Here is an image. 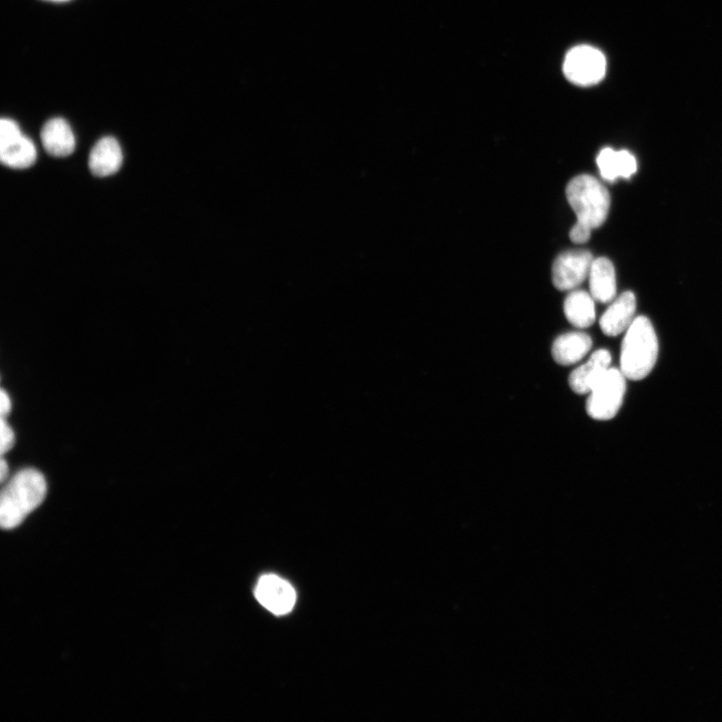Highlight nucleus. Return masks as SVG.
I'll use <instances>...</instances> for the list:
<instances>
[{
	"instance_id": "1",
	"label": "nucleus",
	"mask_w": 722,
	"mask_h": 722,
	"mask_svg": "<svg viewBox=\"0 0 722 722\" xmlns=\"http://www.w3.org/2000/svg\"><path fill=\"white\" fill-rule=\"evenodd\" d=\"M48 485L45 476L36 469L16 474L0 497V523L5 530L19 527L45 501Z\"/></svg>"
},
{
	"instance_id": "2",
	"label": "nucleus",
	"mask_w": 722,
	"mask_h": 722,
	"mask_svg": "<svg viewBox=\"0 0 722 722\" xmlns=\"http://www.w3.org/2000/svg\"><path fill=\"white\" fill-rule=\"evenodd\" d=\"M658 338L652 322L638 316L627 329L621 345L620 371L630 381L646 379L656 365Z\"/></svg>"
},
{
	"instance_id": "3",
	"label": "nucleus",
	"mask_w": 722,
	"mask_h": 722,
	"mask_svg": "<svg viewBox=\"0 0 722 722\" xmlns=\"http://www.w3.org/2000/svg\"><path fill=\"white\" fill-rule=\"evenodd\" d=\"M569 204L577 216V222L591 229L601 227L606 221L611 198L608 190L594 177L580 175L567 186Z\"/></svg>"
},
{
	"instance_id": "4",
	"label": "nucleus",
	"mask_w": 722,
	"mask_h": 722,
	"mask_svg": "<svg viewBox=\"0 0 722 722\" xmlns=\"http://www.w3.org/2000/svg\"><path fill=\"white\" fill-rule=\"evenodd\" d=\"M626 380L620 370L611 368L608 371L589 393L586 410L591 419L605 422L617 416L624 402Z\"/></svg>"
},
{
	"instance_id": "5",
	"label": "nucleus",
	"mask_w": 722,
	"mask_h": 722,
	"mask_svg": "<svg viewBox=\"0 0 722 722\" xmlns=\"http://www.w3.org/2000/svg\"><path fill=\"white\" fill-rule=\"evenodd\" d=\"M606 67V59L600 51L589 46H579L566 56L564 73L570 82L587 87L603 80Z\"/></svg>"
},
{
	"instance_id": "6",
	"label": "nucleus",
	"mask_w": 722,
	"mask_h": 722,
	"mask_svg": "<svg viewBox=\"0 0 722 722\" xmlns=\"http://www.w3.org/2000/svg\"><path fill=\"white\" fill-rule=\"evenodd\" d=\"M594 259L588 251H568L553 265V283L559 290H572L581 285L591 270Z\"/></svg>"
},
{
	"instance_id": "7",
	"label": "nucleus",
	"mask_w": 722,
	"mask_h": 722,
	"mask_svg": "<svg viewBox=\"0 0 722 722\" xmlns=\"http://www.w3.org/2000/svg\"><path fill=\"white\" fill-rule=\"evenodd\" d=\"M255 596L262 606L276 615L290 612L296 601L292 586L275 575H265L259 580Z\"/></svg>"
},
{
	"instance_id": "8",
	"label": "nucleus",
	"mask_w": 722,
	"mask_h": 722,
	"mask_svg": "<svg viewBox=\"0 0 722 722\" xmlns=\"http://www.w3.org/2000/svg\"><path fill=\"white\" fill-rule=\"evenodd\" d=\"M612 355L607 349H598L586 363L569 377L571 390L578 395L589 394L611 369Z\"/></svg>"
},
{
	"instance_id": "9",
	"label": "nucleus",
	"mask_w": 722,
	"mask_h": 722,
	"mask_svg": "<svg viewBox=\"0 0 722 722\" xmlns=\"http://www.w3.org/2000/svg\"><path fill=\"white\" fill-rule=\"evenodd\" d=\"M637 308L635 294L631 291L622 293L614 299L600 319L602 332L610 337H615L627 329L633 323Z\"/></svg>"
},
{
	"instance_id": "10",
	"label": "nucleus",
	"mask_w": 722,
	"mask_h": 722,
	"mask_svg": "<svg viewBox=\"0 0 722 722\" xmlns=\"http://www.w3.org/2000/svg\"><path fill=\"white\" fill-rule=\"evenodd\" d=\"M592 344L590 335L584 332L565 333L554 341L552 355L558 365L572 366L589 353Z\"/></svg>"
},
{
	"instance_id": "11",
	"label": "nucleus",
	"mask_w": 722,
	"mask_h": 722,
	"mask_svg": "<svg viewBox=\"0 0 722 722\" xmlns=\"http://www.w3.org/2000/svg\"><path fill=\"white\" fill-rule=\"evenodd\" d=\"M46 151L54 157H67L76 148V138L69 123L62 118L48 121L41 133Z\"/></svg>"
},
{
	"instance_id": "12",
	"label": "nucleus",
	"mask_w": 722,
	"mask_h": 722,
	"mask_svg": "<svg viewBox=\"0 0 722 722\" xmlns=\"http://www.w3.org/2000/svg\"><path fill=\"white\" fill-rule=\"evenodd\" d=\"M123 164V153L119 142L113 137L101 139L93 148L89 166L97 177H108L117 173Z\"/></svg>"
},
{
	"instance_id": "13",
	"label": "nucleus",
	"mask_w": 722,
	"mask_h": 722,
	"mask_svg": "<svg viewBox=\"0 0 722 722\" xmlns=\"http://www.w3.org/2000/svg\"><path fill=\"white\" fill-rule=\"evenodd\" d=\"M590 293L595 301L610 303L616 297L617 284L615 268L612 262L604 257L593 261L589 273Z\"/></svg>"
},
{
	"instance_id": "14",
	"label": "nucleus",
	"mask_w": 722,
	"mask_h": 722,
	"mask_svg": "<svg viewBox=\"0 0 722 722\" xmlns=\"http://www.w3.org/2000/svg\"><path fill=\"white\" fill-rule=\"evenodd\" d=\"M600 174L606 181L614 182L619 178L629 179L637 171L635 157L626 150H602L597 158Z\"/></svg>"
},
{
	"instance_id": "15",
	"label": "nucleus",
	"mask_w": 722,
	"mask_h": 722,
	"mask_svg": "<svg viewBox=\"0 0 722 722\" xmlns=\"http://www.w3.org/2000/svg\"><path fill=\"white\" fill-rule=\"evenodd\" d=\"M568 321L577 328H588L596 320L595 299L591 293L579 290L570 293L564 302Z\"/></svg>"
},
{
	"instance_id": "16",
	"label": "nucleus",
	"mask_w": 722,
	"mask_h": 722,
	"mask_svg": "<svg viewBox=\"0 0 722 722\" xmlns=\"http://www.w3.org/2000/svg\"><path fill=\"white\" fill-rule=\"evenodd\" d=\"M0 158L4 165L14 169H27L37 161V148L26 136L20 140L0 147Z\"/></svg>"
},
{
	"instance_id": "17",
	"label": "nucleus",
	"mask_w": 722,
	"mask_h": 722,
	"mask_svg": "<svg viewBox=\"0 0 722 722\" xmlns=\"http://www.w3.org/2000/svg\"><path fill=\"white\" fill-rule=\"evenodd\" d=\"M23 136L19 125L13 120L3 119L0 122V147L8 146Z\"/></svg>"
},
{
	"instance_id": "18",
	"label": "nucleus",
	"mask_w": 722,
	"mask_h": 722,
	"mask_svg": "<svg viewBox=\"0 0 722 722\" xmlns=\"http://www.w3.org/2000/svg\"><path fill=\"white\" fill-rule=\"evenodd\" d=\"M0 453L2 456L9 453L16 444V435L14 430L8 424L7 419L0 420Z\"/></svg>"
},
{
	"instance_id": "19",
	"label": "nucleus",
	"mask_w": 722,
	"mask_h": 722,
	"mask_svg": "<svg viewBox=\"0 0 722 722\" xmlns=\"http://www.w3.org/2000/svg\"><path fill=\"white\" fill-rule=\"evenodd\" d=\"M592 230L587 225L577 222L570 232V238L574 243H586L591 237Z\"/></svg>"
},
{
	"instance_id": "20",
	"label": "nucleus",
	"mask_w": 722,
	"mask_h": 722,
	"mask_svg": "<svg viewBox=\"0 0 722 722\" xmlns=\"http://www.w3.org/2000/svg\"><path fill=\"white\" fill-rule=\"evenodd\" d=\"M12 412V401L10 396L5 390L0 393V416L7 419Z\"/></svg>"
},
{
	"instance_id": "21",
	"label": "nucleus",
	"mask_w": 722,
	"mask_h": 722,
	"mask_svg": "<svg viewBox=\"0 0 722 722\" xmlns=\"http://www.w3.org/2000/svg\"><path fill=\"white\" fill-rule=\"evenodd\" d=\"M10 467L6 459L3 457L0 462V482L5 483L9 477Z\"/></svg>"
},
{
	"instance_id": "22",
	"label": "nucleus",
	"mask_w": 722,
	"mask_h": 722,
	"mask_svg": "<svg viewBox=\"0 0 722 722\" xmlns=\"http://www.w3.org/2000/svg\"><path fill=\"white\" fill-rule=\"evenodd\" d=\"M50 2L65 3V2H69V0H50Z\"/></svg>"
}]
</instances>
